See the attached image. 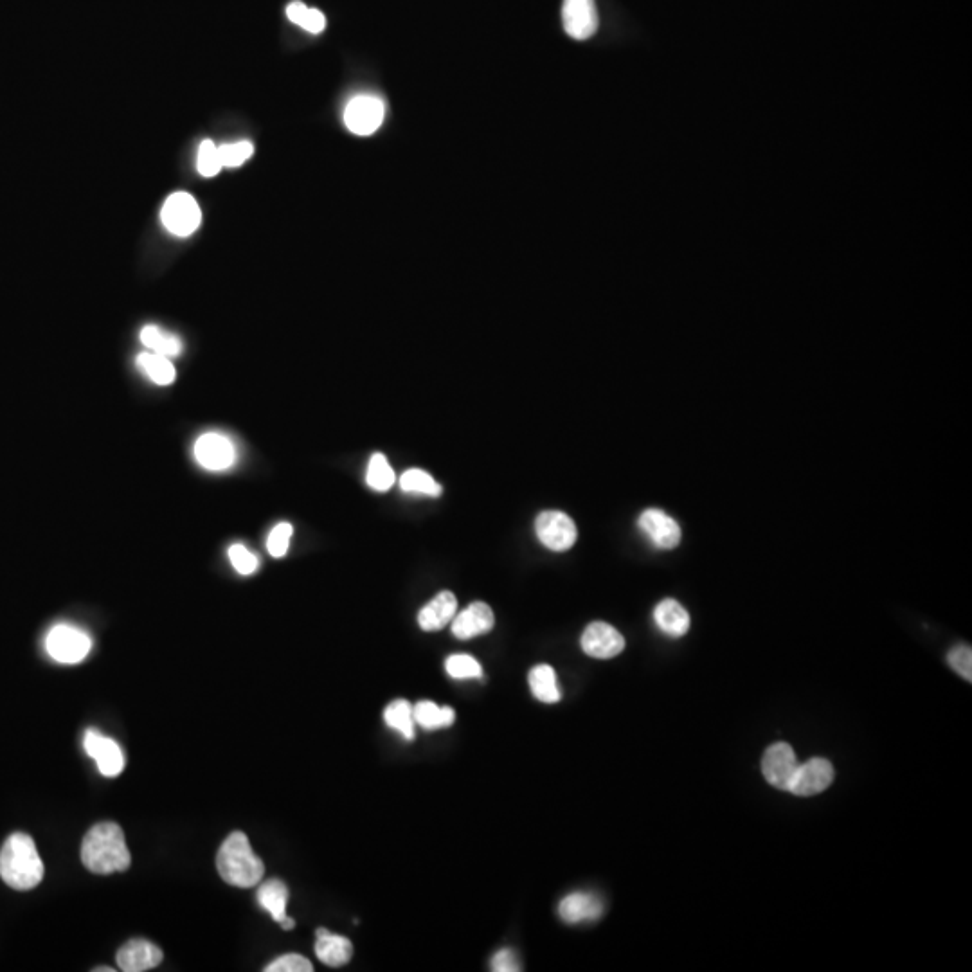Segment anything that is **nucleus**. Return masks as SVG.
<instances>
[{
  "label": "nucleus",
  "mask_w": 972,
  "mask_h": 972,
  "mask_svg": "<svg viewBox=\"0 0 972 972\" xmlns=\"http://www.w3.org/2000/svg\"><path fill=\"white\" fill-rule=\"evenodd\" d=\"M540 542L551 551H567L575 546L578 531L573 519L564 512H542L535 521Z\"/></svg>",
  "instance_id": "0eeeda50"
},
{
  "label": "nucleus",
  "mask_w": 972,
  "mask_h": 972,
  "mask_svg": "<svg viewBox=\"0 0 972 972\" xmlns=\"http://www.w3.org/2000/svg\"><path fill=\"white\" fill-rule=\"evenodd\" d=\"M137 366L157 386H170L171 382L175 380V368H173L170 359L157 355L153 351L141 353L137 357Z\"/></svg>",
  "instance_id": "393cba45"
},
{
  "label": "nucleus",
  "mask_w": 972,
  "mask_h": 972,
  "mask_svg": "<svg viewBox=\"0 0 972 972\" xmlns=\"http://www.w3.org/2000/svg\"><path fill=\"white\" fill-rule=\"evenodd\" d=\"M492 971L519 972L521 971V962H519L517 954L513 953V951L503 949V951L495 953L494 958H492Z\"/></svg>",
  "instance_id": "e433bc0d"
},
{
  "label": "nucleus",
  "mask_w": 972,
  "mask_h": 972,
  "mask_svg": "<svg viewBox=\"0 0 972 972\" xmlns=\"http://www.w3.org/2000/svg\"><path fill=\"white\" fill-rule=\"evenodd\" d=\"M0 877L18 891L33 890L44 879V863L27 834L17 832L6 839L0 850Z\"/></svg>",
  "instance_id": "f03ea898"
},
{
  "label": "nucleus",
  "mask_w": 972,
  "mask_h": 972,
  "mask_svg": "<svg viewBox=\"0 0 972 972\" xmlns=\"http://www.w3.org/2000/svg\"><path fill=\"white\" fill-rule=\"evenodd\" d=\"M386 103L377 96H355L344 108V125L351 134L366 137L375 134L384 123Z\"/></svg>",
  "instance_id": "423d86ee"
},
{
  "label": "nucleus",
  "mask_w": 972,
  "mask_h": 972,
  "mask_svg": "<svg viewBox=\"0 0 972 972\" xmlns=\"http://www.w3.org/2000/svg\"><path fill=\"white\" fill-rule=\"evenodd\" d=\"M456 612H458L456 596L450 591H441L420 611L418 623L423 630L434 632L443 629L447 623L454 620Z\"/></svg>",
  "instance_id": "f3484780"
},
{
  "label": "nucleus",
  "mask_w": 972,
  "mask_h": 972,
  "mask_svg": "<svg viewBox=\"0 0 972 972\" xmlns=\"http://www.w3.org/2000/svg\"><path fill=\"white\" fill-rule=\"evenodd\" d=\"M947 661L949 665L953 666L954 672L962 675L963 679L971 681L972 679V650L971 647H965V645H960V647L953 648L947 656Z\"/></svg>",
  "instance_id": "c9c22d12"
},
{
  "label": "nucleus",
  "mask_w": 972,
  "mask_h": 972,
  "mask_svg": "<svg viewBox=\"0 0 972 972\" xmlns=\"http://www.w3.org/2000/svg\"><path fill=\"white\" fill-rule=\"evenodd\" d=\"M224 166H222V161H220V153H218V146H216L213 141H204L200 144L198 148L197 155V170L202 177H215L220 173Z\"/></svg>",
  "instance_id": "7c9ffc66"
},
{
  "label": "nucleus",
  "mask_w": 972,
  "mask_h": 972,
  "mask_svg": "<svg viewBox=\"0 0 972 972\" xmlns=\"http://www.w3.org/2000/svg\"><path fill=\"white\" fill-rule=\"evenodd\" d=\"M494 612L483 602L468 605L452 620V634L458 639H472L490 632L494 627Z\"/></svg>",
  "instance_id": "dca6fc26"
},
{
  "label": "nucleus",
  "mask_w": 972,
  "mask_h": 972,
  "mask_svg": "<svg viewBox=\"0 0 972 972\" xmlns=\"http://www.w3.org/2000/svg\"><path fill=\"white\" fill-rule=\"evenodd\" d=\"M218 153H220V161H222L224 168H238V166H242L243 162L251 159L254 146L249 141L222 144V146H218Z\"/></svg>",
  "instance_id": "2f4dec72"
},
{
  "label": "nucleus",
  "mask_w": 972,
  "mask_h": 972,
  "mask_svg": "<svg viewBox=\"0 0 972 972\" xmlns=\"http://www.w3.org/2000/svg\"><path fill=\"white\" fill-rule=\"evenodd\" d=\"M162 962V951L157 945L134 938L117 951V965L125 972H144L155 969Z\"/></svg>",
  "instance_id": "2eb2a0df"
},
{
  "label": "nucleus",
  "mask_w": 972,
  "mask_h": 972,
  "mask_svg": "<svg viewBox=\"0 0 972 972\" xmlns=\"http://www.w3.org/2000/svg\"><path fill=\"white\" fill-rule=\"evenodd\" d=\"M267 972H312L314 965L301 954L290 953L279 956L278 960L265 967Z\"/></svg>",
  "instance_id": "72a5a7b5"
},
{
  "label": "nucleus",
  "mask_w": 972,
  "mask_h": 972,
  "mask_svg": "<svg viewBox=\"0 0 972 972\" xmlns=\"http://www.w3.org/2000/svg\"><path fill=\"white\" fill-rule=\"evenodd\" d=\"M162 225L175 236L186 238L189 234L195 233L200 222H202V211L198 207L197 200L189 193L179 191L173 193L164 202L161 211Z\"/></svg>",
  "instance_id": "39448f33"
},
{
  "label": "nucleus",
  "mask_w": 972,
  "mask_h": 972,
  "mask_svg": "<svg viewBox=\"0 0 972 972\" xmlns=\"http://www.w3.org/2000/svg\"><path fill=\"white\" fill-rule=\"evenodd\" d=\"M258 902H260L261 908L269 911L270 917L274 918L276 922L285 920L288 902V888L285 886V882H281L279 879L263 882L260 890H258Z\"/></svg>",
  "instance_id": "5701e85b"
},
{
  "label": "nucleus",
  "mask_w": 972,
  "mask_h": 972,
  "mask_svg": "<svg viewBox=\"0 0 972 972\" xmlns=\"http://www.w3.org/2000/svg\"><path fill=\"white\" fill-rule=\"evenodd\" d=\"M292 533H294V528L288 522H281L274 530L270 531L269 539H267V549H269L272 557L281 558L287 555L288 544H290V539H292Z\"/></svg>",
  "instance_id": "473e14b6"
},
{
  "label": "nucleus",
  "mask_w": 972,
  "mask_h": 972,
  "mask_svg": "<svg viewBox=\"0 0 972 972\" xmlns=\"http://www.w3.org/2000/svg\"><path fill=\"white\" fill-rule=\"evenodd\" d=\"M195 459L200 467L218 472L233 467L236 452L233 443L229 438H225L224 434L207 432L195 443Z\"/></svg>",
  "instance_id": "f8f14e48"
},
{
  "label": "nucleus",
  "mask_w": 972,
  "mask_h": 972,
  "mask_svg": "<svg viewBox=\"0 0 972 972\" xmlns=\"http://www.w3.org/2000/svg\"><path fill=\"white\" fill-rule=\"evenodd\" d=\"M445 668L454 679H477L483 675V668L477 663V659L467 654L450 656L445 663Z\"/></svg>",
  "instance_id": "c756f323"
},
{
  "label": "nucleus",
  "mask_w": 972,
  "mask_h": 972,
  "mask_svg": "<svg viewBox=\"0 0 972 972\" xmlns=\"http://www.w3.org/2000/svg\"><path fill=\"white\" fill-rule=\"evenodd\" d=\"M528 683H530L531 692L540 702L555 704L562 699V693H560L557 684V674L549 665L533 666L530 675H528Z\"/></svg>",
  "instance_id": "412c9836"
},
{
  "label": "nucleus",
  "mask_w": 972,
  "mask_h": 972,
  "mask_svg": "<svg viewBox=\"0 0 972 972\" xmlns=\"http://www.w3.org/2000/svg\"><path fill=\"white\" fill-rule=\"evenodd\" d=\"M582 650L596 659H611L623 652L625 639L618 630L605 621H594L582 634Z\"/></svg>",
  "instance_id": "9b49d317"
},
{
  "label": "nucleus",
  "mask_w": 972,
  "mask_h": 972,
  "mask_svg": "<svg viewBox=\"0 0 972 972\" xmlns=\"http://www.w3.org/2000/svg\"><path fill=\"white\" fill-rule=\"evenodd\" d=\"M141 342L148 350L162 355V357H177L182 351V341L175 333L159 328L155 324H148L141 330Z\"/></svg>",
  "instance_id": "4be33fe9"
},
{
  "label": "nucleus",
  "mask_w": 972,
  "mask_h": 972,
  "mask_svg": "<svg viewBox=\"0 0 972 972\" xmlns=\"http://www.w3.org/2000/svg\"><path fill=\"white\" fill-rule=\"evenodd\" d=\"M834 780V767L825 758H810L805 764H798L787 792L796 796H814L825 791Z\"/></svg>",
  "instance_id": "1a4fd4ad"
},
{
  "label": "nucleus",
  "mask_w": 972,
  "mask_h": 972,
  "mask_svg": "<svg viewBox=\"0 0 972 972\" xmlns=\"http://www.w3.org/2000/svg\"><path fill=\"white\" fill-rule=\"evenodd\" d=\"M47 654L63 665H76L89 656L92 641L83 630L71 625H56L45 639Z\"/></svg>",
  "instance_id": "20e7f679"
},
{
  "label": "nucleus",
  "mask_w": 972,
  "mask_h": 972,
  "mask_svg": "<svg viewBox=\"0 0 972 972\" xmlns=\"http://www.w3.org/2000/svg\"><path fill=\"white\" fill-rule=\"evenodd\" d=\"M279 926L283 927L285 931H290V929H294V927H296V922H294L292 918L287 917L285 920H281V922H279Z\"/></svg>",
  "instance_id": "4c0bfd02"
},
{
  "label": "nucleus",
  "mask_w": 972,
  "mask_h": 972,
  "mask_svg": "<svg viewBox=\"0 0 972 972\" xmlns=\"http://www.w3.org/2000/svg\"><path fill=\"white\" fill-rule=\"evenodd\" d=\"M112 971H114V969H110V967H99V969H96V972H112Z\"/></svg>",
  "instance_id": "58836bf2"
},
{
  "label": "nucleus",
  "mask_w": 972,
  "mask_h": 972,
  "mask_svg": "<svg viewBox=\"0 0 972 972\" xmlns=\"http://www.w3.org/2000/svg\"><path fill=\"white\" fill-rule=\"evenodd\" d=\"M229 558L240 575H252L258 569V557L242 544H234L229 548Z\"/></svg>",
  "instance_id": "f704fd0d"
},
{
  "label": "nucleus",
  "mask_w": 972,
  "mask_h": 972,
  "mask_svg": "<svg viewBox=\"0 0 972 972\" xmlns=\"http://www.w3.org/2000/svg\"><path fill=\"white\" fill-rule=\"evenodd\" d=\"M562 22L567 35L575 40H587L598 29V11L594 0H564Z\"/></svg>",
  "instance_id": "4468645a"
},
{
  "label": "nucleus",
  "mask_w": 972,
  "mask_h": 972,
  "mask_svg": "<svg viewBox=\"0 0 972 972\" xmlns=\"http://www.w3.org/2000/svg\"><path fill=\"white\" fill-rule=\"evenodd\" d=\"M317 942H315V954L321 962L330 967H341L350 962L353 956V944L346 936L333 935L328 929H317Z\"/></svg>",
  "instance_id": "6ab92c4d"
},
{
  "label": "nucleus",
  "mask_w": 972,
  "mask_h": 972,
  "mask_svg": "<svg viewBox=\"0 0 972 972\" xmlns=\"http://www.w3.org/2000/svg\"><path fill=\"white\" fill-rule=\"evenodd\" d=\"M639 530L647 535L650 542L659 549H674L681 542V528L677 521L663 510L648 508L639 515Z\"/></svg>",
  "instance_id": "ddd939ff"
},
{
  "label": "nucleus",
  "mask_w": 972,
  "mask_h": 972,
  "mask_svg": "<svg viewBox=\"0 0 972 972\" xmlns=\"http://www.w3.org/2000/svg\"><path fill=\"white\" fill-rule=\"evenodd\" d=\"M400 488L407 494H423L431 497L441 495V485L434 481V477L429 472L420 468H409L404 472L400 477Z\"/></svg>",
  "instance_id": "cd10ccee"
},
{
  "label": "nucleus",
  "mask_w": 972,
  "mask_h": 972,
  "mask_svg": "<svg viewBox=\"0 0 972 972\" xmlns=\"http://www.w3.org/2000/svg\"><path fill=\"white\" fill-rule=\"evenodd\" d=\"M366 481L377 492H387L391 486L395 485V470L391 468L384 454H378L377 452V454L371 456Z\"/></svg>",
  "instance_id": "c85d7f7f"
},
{
  "label": "nucleus",
  "mask_w": 972,
  "mask_h": 972,
  "mask_svg": "<svg viewBox=\"0 0 972 972\" xmlns=\"http://www.w3.org/2000/svg\"><path fill=\"white\" fill-rule=\"evenodd\" d=\"M216 868L220 877L236 888L256 886L265 873L263 861L252 852L251 843L243 832H233L225 839L216 855Z\"/></svg>",
  "instance_id": "7ed1b4c3"
},
{
  "label": "nucleus",
  "mask_w": 972,
  "mask_h": 972,
  "mask_svg": "<svg viewBox=\"0 0 972 972\" xmlns=\"http://www.w3.org/2000/svg\"><path fill=\"white\" fill-rule=\"evenodd\" d=\"M287 17L292 24L303 27L305 31L312 33V35L323 33L324 27H326V18H324L323 13L319 9L308 8L306 4L299 2V0L288 4Z\"/></svg>",
  "instance_id": "bb28decb"
},
{
  "label": "nucleus",
  "mask_w": 972,
  "mask_h": 972,
  "mask_svg": "<svg viewBox=\"0 0 972 972\" xmlns=\"http://www.w3.org/2000/svg\"><path fill=\"white\" fill-rule=\"evenodd\" d=\"M654 620L659 629L672 638H681L690 629V614L675 600L657 603Z\"/></svg>",
  "instance_id": "aec40b11"
},
{
  "label": "nucleus",
  "mask_w": 972,
  "mask_h": 972,
  "mask_svg": "<svg viewBox=\"0 0 972 972\" xmlns=\"http://www.w3.org/2000/svg\"><path fill=\"white\" fill-rule=\"evenodd\" d=\"M81 861L96 875L126 872L132 857L126 846L125 832L114 821H103L90 828L81 843Z\"/></svg>",
  "instance_id": "f257e3e1"
},
{
  "label": "nucleus",
  "mask_w": 972,
  "mask_h": 972,
  "mask_svg": "<svg viewBox=\"0 0 972 972\" xmlns=\"http://www.w3.org/2000/svg\"><path fill=\"white\" fill-rule=\"evenodd\" d=\"M384 720L387 726L398 731L407 740L414 738V711L413 704L405 699L391 702L384 710Z\"/></svg>",
  "instance_id": "a878e982"
},
{
  "label": "nucleus",
  "mask_w": 972,
  "mask_h": 972,
  "mask_svg": "<svg viewBox=\"0 0 972 972\" xmlns=\"http://www.w3.org/2000/svg\"><path fill=\"white\" fill-rule=\"evenodd\" d=\"M83 747L90 758L96 760L99 773L114 778L125 769V755L116 740L101 735L98 729H87L83 737Z\"/></svg>",
  "instance_id": "6e6552de"
},
{
  "label": "nucleus",
  "mask_w": 972,
  "mask_h": 972,
  "mask_svg": "<svg viewBox=\"0 0 972 972\" xmlns=\"http://www.w3.org/2000/svg\"><path fill=\"white\" fill-rule=\"evenodd\" d=\"M558 913H560V917L566 920L567 924H578V922L598 920L602 917L603 904L602 900L598 899L596 895L576 891V893L567 895L566 899H562L560 906H558Z\"/></svg>",
  "instance_id": "a211bd4d"
},
{
  "label": "nucleus",
  "mask_w": 972,
  "mask_h": 972,
  "mask_svg": "<svg viewBox=\"0 0 972 972\" xmlns=\"http://www.w3.org/2000/svg\"><path fill=\"white\" fill-rule=\"evenodd\" d=\"M414 722L425 729L449 728L456 720V711L450 706H438L436 702L422 701L414 704Z\"/></svg>",
  "instance_id": "b1692460"
},
{
  "label": "nucleus",
  "mask_w": 972,
  "mask_h": 972,
  "mask_svg": "<svg viewBox=\"0 0 972 972\" xmlns=\"http://www.w3.org/2000/svg\"><path fill=\"white\" fill-rule=\"evenodd\" d=\"M796 767H798V760L794 755V749L785 742L773 744L765 751L762 758V773L765 780L782 791L789 789Z\"/></svg>",
  "instance_id": "9d476101"
}]
</instances>
